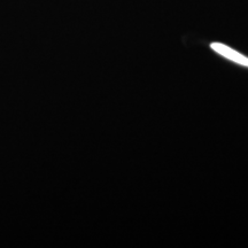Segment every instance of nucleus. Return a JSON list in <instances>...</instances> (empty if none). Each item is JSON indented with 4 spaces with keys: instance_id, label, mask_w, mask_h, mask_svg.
I'll return each instance as SVG.
<instances>
[{
    "instance_id": "obj_1",
    "label": "nucleus",
    "mask_w": 248,
    "mask_h": 248,
    "mask_svg": "<svg viewBox=\"0 0 248 248\" xmlns=\"http://www.w3.org/2000/svg\"><path fill=\"white\" fill-rule=\"evenodd\" d=\"M210 47H212L216 53L226 58L228 60L234 62V63L240 64V66L248 67V58L239 53V52H237L235 49L229 47V46H226L224 44H221V43H213V44L210 45Z\"/></svg>"
}]
</instances>
